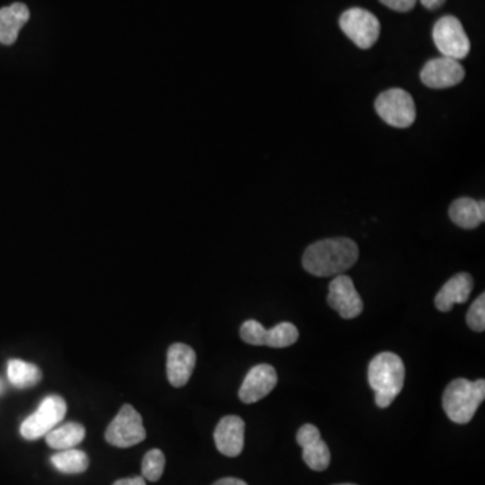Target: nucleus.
Returning <instances> with one entry per match:
<instances>
[{
    "label": "nucleus",
    "mask_w": 485,
    "mask_h": 485,
    "mask_svg": "<svg viewBox=\"0 0 485 485\" xmlns=\"http://www.w3.org/2000/svg\"><path fill=\"white\" fill-rule=\"evenodd\" d=\"M358 259V244L351 239H323L306 248L302 264L312 275L333 277L350 270Z\"/></svg>",
    "instance_id": "nucleus-1"
},
{
    "label": "nucleus",
    "mask_w": 485,
    "mask_h": 485,
    "mask_svg": "<svg viewBox=\"0 0 485 485\" xmlns=\"http://www.w3.org/2000/svg\"><path fill=\"white\" fill-rule=\"evenodd\" d=\"M404 364L400 356L392 352L379 353L368 367V381L375 391L376 406L381 409L391 406L402 392L404 384Z\"/></svg>",
    "instance_id": "nucleus-2"
},
{
    "label": "nucleus",
    "mask_w": 485,
    "mask_h": 485,
    "mask_svg": "<svg viewBox=\"0 0 485 485\" xmlns=\"http://www.w3.org/2000/svg\"><path fill=\"white\" fill-rule=\"evenodd\" d=\"M485 381H476L459 378L448 384L442 397V406L449 420L460 425L470 423L479 406L484 402Z\"/></svg>",
    "instance_id": "nucleus-3"
},
{
    "label": "nucleus",
    "mask_w": 485,
    "mask_h": 485,
    "mask_svg": "<svg viewBox=\"0 0 485 485\" xmlns=\"http://www.w3.org/2000/svg\"><path fill=\"white\" fill-rule=\"evenodd\" d=\"M66 402L58 395H49L42 401L37 411L22 422L21 436L27 441H35L46 436L53 429L60 425L65 418Z\"/></svg>",
    "instance_id": "nucleus-4"
},
{
    "label": "nucleus",
    "mask_w": 485,
    "mask_h": 485,
    "mask_svg": "<svg viewBox=\"0 0 485 485\" xmlns=\"http://www.w3.org/2000/svg\"><path fill=\"white\" fill-rule=\"evenodd\" d=\"M375 110L387 124L397 128L410 127L417 118L411 94L401 88L389 89L379 94Z\"/></svg>",
    "instance_id": "nucleus-5"
},
{
    "label": "nucleus",
    "mask_w": 485,
    "mask_h": 485,
    "mask_svg": "<svg viewBox=\"0 0 485 485\" xmlns=\"http://www.w3.org/2000/svg\"><path fill=\"white\" fill-rule=\"evenodd\" d=\"M146 439L141 414L131 404H124L105 431L108 444L116 448H131Z\"/></svg>",
    "instance_id": "nucleus-6"
},
{
    "label": "nucleus",
    "mask_w": 485,
    "mask_h": 485,
    "mask_svg": "<svg viewBox=\"0 0 485 485\" xmlns=\"http://www.w3.org/2000/svg\"><path fill=\"white\" fill-rule=\"evenodd\" d=\"M434 44L444 57L460 61L470 54V41L456 16H442L433 29Z\"/></svg>",
    "instance_id": "nucleus-7"
},
{
    "label": "nucleus",
    "mask_w": 485,
    "mask_h": 485,
    "mask_svg": "<svg viewBox=\"0 0 485 485\" xmlns=\"http://www.w3.org/2000/svg\"><path fill=\"white\" fill-rule=\"evenodd\" d=\"M340 27L348 38L361 47L370 49L381 35L378 18L364 8H350L340 16Z\"/></svg>",
    "instance_id": "nucleus-8"
},
{
    "label": "nucleus",
    "mask_w": 485,
    "mask_h": 485,
    "mask_svg": "<svg viewBox=\"0 0 485 485\" xmlns=\"http://www.w3.org/2000/svg\"><path fill=\"white\" fill-rule=\"evenodd\" d=\"M328 303L345 320L356 319L364 309L353 281L347 275H337L329 284Z\"/></svg>",
    "instance_id": "nucleus-9"
},
{
    "label": "nucleus",
    "mask_w": 485,
    "mask_h": 485,
    "mask_svg": "<svg viewBox=\"0 0 485 485\" xmlns=\"http://www.w3.org/2000/svg\"><path fill=\"white\" fill-rule=\"evenodd\" d=\"M277 383V371L272 365H255L248 371L241 390H239V398L242 403L259 402L275 389Z\"/></svg>",
    "instance_id": "nucleus-10"
},
{
    "label": "nucleus",
    "mask_w": 485,
    "mask_h": 485,
    "mask_svg": "<svg viewBox=\"0 0 485 485\" xmlns=\"http://www.w3.org/2000/svg\"><path fill=\"white\" fill-rule=\"evenodd\" d=\"M297 442L302 448L303 461L311 470L322 472L329 467L331 451L322 439L319 428L312 423L301 426L297 431Z\"/></svg>",
    "instance_id": "nucleus-11"
},
{
    "label": "nucleus",
    "mask_w": 485,
    "mask_h": 485,
    "mask_svg": "<svg viewBox=\"0 0 485 485\" xmlns=\"http://www.w3.org/2000/svg\"><path fill=\"white\" fill-rule=\"evenodd\" d=\"M465 77V71L459 61L441 57L426 63L421 72V80L429 88L445 89L457 85Z\"/></svg>",
    "instance_id": "nucleus-12"
},
{
    "label": "nucleus",
    "mask_w": 485,
    "mask_h": 485,
    "mask_svg": "<svg viewBox=\"0 0 485 485\" xmlns=\"http://www.w3.org/2000/svg\"><path fill=\"white\" fill-rule=\"evenodd\" d=\"M245 423L238 415H227L214 431L217 450L227 457H238L244 448Z\"/></svg>",
    "instance_id": "nucleus-13"
},
{
    "label": "nucleus",
    "mask_w": 485,
    "mask_h": 485,
    "mask_svg": "<svg viewBox=\"0 0 485 485\" xmlns=\"http://www.w3.org/2000/svg\"><path fill=\"white\" fill-rule=\"evenodd\" d=\"M197 356L186 344H173L167 351V379L173 387L185 386L196 367Z\"/></svg>",
    "instance_id": "nucleus-14"
},
{
    "label": "nucleus",
    "mask_w": 485,
    "mask_h": 485,
    "mask_svg": "<svg viewBox=\"0 0 485 485\" xmlns=\"http://www.w3.org/2000/svg\"><path fill=\"white\" fill-rule=\"evenodd\" d=\"M473 289L472 277L467 272H460L448 281L436 295V308L440 312H450L456 303H465L470 300Z\"/></svg>",
    "instance_id": "nucleus-15"
},
{
    "label": "nucleus",
    "mask_w": 485,
    "mask_h": 485,
    "mask_svg": "<svg viewBox=\"0 0 485 485\" xmlns=\"http://www.w3.org/2000/svg\"><path fill=\"white\" fill-rule=\"evenodd\" d=\"M30 11L24 3H13L0 8V44H15L22 27L29 22Z\"/></svg>",
    "instance_id": "nucleus-16"
},
{
    "label": "nucleus",
    "mask_w": 485,
    "mask_h": 485,
    "mask_svg": "<svg viewBox=\"0 0 485 485\" xmlns=\"http://www.w3.org/2000/svg\"><path fill=\"white\" fill-rule=\"evenodd\" d=\"M451 222L464 230H475L485 220L484 202H476L470 197L456 200L449 208Z\"/></svg>",
    "instance_id": "nucleus-17"
},
{
    "label": "nucleus",
    "mask_w": 485,
    "mask_h": 485,
    "mask_svg": "<svg viewBox=\"0 0 485 485\" xmlns=\"http://www.w3.org/2000/svg\"><path fill=\"white\" fill-rule=\"evenodd\" d=\"M46 444L55 450L74 449L85 439V428L81 423L68 422L57 426L46 434Z\"/></svg>",
    "instance_id": "nucleus-18"
},
{
    "label": "nucleus",
    "mask_w": 485,
    "mask_h": 485,
    "mask_svg": "<svg viewBox=\"0 0 485 485\" xmlns=\"http://www.w3.org/2000/svg\"><path fill=\"white\" fill-rule=\"evenodd\" d=\"M7 376L10 383L16 389H30L40 383L42 371L38 365L11 359L7 364Z\"/></svg>",
    "instance_id": "nucleus-19"
},
{
    "label": "nucleus",
    "mask_w": 485,
    "mask_h": 485,
    "mask_svg": "<svg viewBox=\"0 0 485 485\" xmlns=\"http://www.w3.org/2000/svg\"><path fill=\"white\" fill-rule=\"evenodd\" d=\"M50 461L55 470H60L61 473H65V475H80V473L85 472L89 467V459L86 453L74 448L53 454Z\"/></svg>",
    "instance_id": "nucleus-20"
},
{
    "label": "nucleus",
    "mask_w": 485,
    "mask_h": 485,
    "mask_svg": "<svg viewBox=\"0 0 485 485\" xmlns=\"http://www.w3.org/2000/svg\"><path fill=\"white\" fill-rule=\"evenodd\" d=\"M300 332L292 322H281L272 329H266L264 345L270 348L292 347L297 342Z\"/></svg>",
    "instance_id": "nucleus-21"
},
{
    "label": "nucleus",
    "mask_w": 485,
    "mask_h": 485,
    "mask_svg": "<svg viewBox=\"0 0 485 485\" xmlns=\"http://www.w3.org/2000/svg\"><path fill=\"white\" fill-rule=\"evenodd\" d=\"M164 464H166V459L164 454L162 453L160 449H153L146 453L142 461V475L146 480L158 481L163 475Z\"/></svg>",
    "instance_id": "nucleus-22"
},
{
    "label": "nucleus",
    "mask_w": 485,
    "mask_h": 485,
    "mask_svg": "<svg viewBox=\"0 0 485 485\" xmlns=\"http://www.w3.org/2000/svg\"><path fill=\"white\" fill-rule=\"evenodd\" d=\"M264 333H266V328L255 320H248L242 323L241 328L242 341L250 345H256V347L264 345Z\"/></svg>",
    "instance_id": "nucleus-23"
},
{
    "label": "nucleus",
    "mask_w": 485,
    "mask_h": 485,
    "mask_svg": "<svg viewBox=\"0 0 485 485\" xmlns=\"http://www.w3.org/2000/svg\"><path fill=\"white\" fill-rule=\"evenodd\" d=\"M467 323L472 331L484 332L485 329V294H481L470 306L467 314Z\"/></svg>",
    "instance_id": "nucleus-24"
},
{
    "label": "nucleus",
    "mask_w": 485,
    "mask_h": 485,
    "mask_svg": "<svg viewBox=\"0 0 485 485\" xmlns=\"http://www.w3.org/2000/svg\"><path fill=\"white\" fill-rule=\"evenodd\" d=\"M379 2L398 13H407L415 7L417 0H379Z\"/></svg>",
    "instance_id": "nucleus-25"
},
{
    "label": "nucleus",
    "mask_w": 485,
    "mask_h": 485,
    "mask_svg": "<svg viewBox=\"0 0 485 485\" xmlns=\"http://www.w3.org/2000/svg\"><path fill=\"white\" fill-rule=\"evenodd\" d=\"M113 485H146V481L141 476H135V478L122 479V480L115 481Z\"/></svg>",
    "instance_id": "nucleus-26"
},
{
    "label": "nucleus",
    "mask_w": 485,
    "mask_h": 485,
    "mask_svg": "<svg viewBox=\"0 0 485 485\" xmlns=\"http://www.w3.org/2000/svg\"><path fill=\"white\" fill-rule=\"evenodd\" d=\"M445 2L446 0H421V3H422L426 8H429V10H437V8L441 7Z\"/></svg>",
    "instance_id": "nucleus-27"
},
{
    "label": "nucleus",
    "mask_w": 485,
    "mask_h": 485,
    "mask_svg": "<svg viewBox=\"0 0 485 485\" xmlns=\"http://www.w3.org/2000/svg\"><path fill=\"white\" fill-rule=\"evenodd\" d=\"M212 485H248L245 481L241 480V479L235 478H225L222 480L216 481V483Z\"/></svg>",
    "instance_id": "nucleus-28"
},
{
    "label": "nucleus",
    "mask_w": 485,
    "mask_h": 485,
    "mask_svg": "<svg viewBox=\"0 0 485 485\" xmlns=\"http://www.w3.org/2000/svg\"><path fill=\"white\" fill-rule=\"evenodd\" d=\"M3 391H5V384H3V381H0V394H2Z\"/></svg>",
    "instance_id": "nucleus-29"
},
{
    "label": "nucleus",
    "mask_w": 485,
    "mask_h": 485,
    "mask_svg": "<svg viewBox=\"0 0 485 485\" xmlns=\"http://www.w3.org/2000/svg\"><path fill=\"white\" fill-rule=\"evenodd\" d=\"M339 485H355V484H339Z\"/></svg>",
    "instance_id": "nucleus-30"
}]
</instances>
